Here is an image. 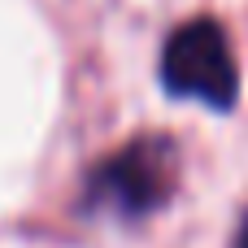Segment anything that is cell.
Listing matches in <instances>:
<instances>
[{
	"mask_svg": "<svg viewBox=\"0 0 248 248\" xmlns=\"http://www.w3.org/2000/svg\"><path fill=\"white\" fill-rule=\"evenodd\" d=\"M161 83L170 96L201 100L209 109H231L240 96V70L218 22H183L161 52Z\"/></svg>",
	"mask_w": 248,
	"mask_h": 248,
	"instance_id": "cell-1",
	"label": "cell"
},
{
	"mask_svg": "<svg viewBox=\"0 0 248 248\" xmlns=\"http://www.w3.org/2000/svg\"><path fill=\"white\" fill-rule=\"evenodd\" d=\"M174 196V144L170 140H135L105 166H96L87 183V201L118 218H148Z\"/></svg>",
	"mask_w": 248,
	"mask_h": 248,
	"instance_id": "cell-2",
	"label": "cell"
},
{
	"mask_svg": "<svg viewBox=\"0 0 248 248\" xmlns=\"http://www.w3.org/2000/svg\"><path fill=\"white\" fill-rule=\"evenodd\" d=\"M235 248H248V214H244V227H240V240H235Z\"/></svg>",
	"mask_w": 248,
	"mask_h": 248,
	"instance_id": "cell-3",
	"label": "cell"
}]
</instances>
